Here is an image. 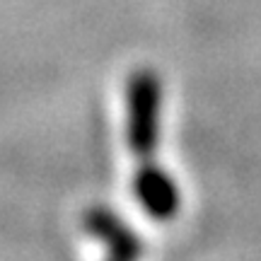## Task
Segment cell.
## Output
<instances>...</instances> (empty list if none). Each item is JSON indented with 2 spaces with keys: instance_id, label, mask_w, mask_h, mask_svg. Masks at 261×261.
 I'll return each mask as SVG.
<instances>
[{
  "instance_id": "cell-1",
  "label": "cell",
  "mask_w": 261,
  "mask_h": 261,
  "mask_svg": "<svg viewBox=\"0 0 261 261\" xmlns=\"http://www.w3.org/2000/svg\"><path fill=\"white\" fill-rule=\"evenodd\" d=\"M162 80L152 68L133 70L126 83V140L136 160L133 191L143 211L160 223L177 218L181 196L177 181L160 165L162 128Z\"/></svg>"
},
{
  "instance_id": "cell-2",
  "label": "cell",
  "mask_w": 261,
  "mask_h": 261,
  "mask_svg": "<svg viewBox=\"0 0 261 261\" xmlns=\"http://www.w3.org/2000/svg\"><path fill=\"white\" fill-rule=\"evenodd\" d=\"M83 230L114 259H138L143 254L140 234L107 205H90L83 213Z\"/></svg>"
}]
</instances>
